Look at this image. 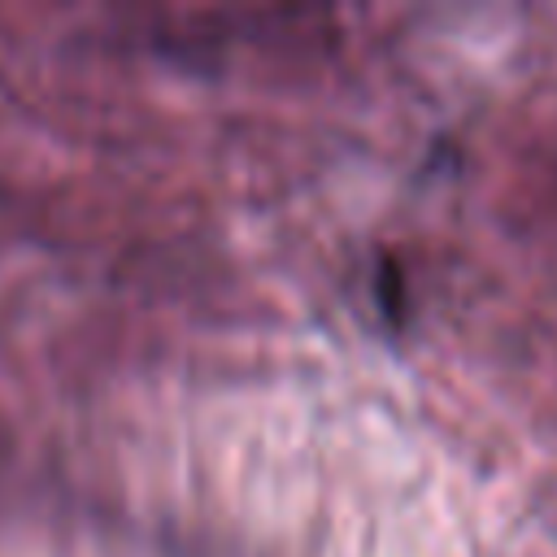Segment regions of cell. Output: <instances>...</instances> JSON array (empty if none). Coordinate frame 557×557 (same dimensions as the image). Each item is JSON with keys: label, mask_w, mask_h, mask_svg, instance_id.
<instances>
[{"label": "cell", "mask_w": 557, "mask_h": 557, "mask_svg": "<svg viewBox=\"0 0 557 557\" xmlns=\"http://www.w3.org/2000/svg\"><path fill=\"white\" fill-rule=\"evenodd\" d=\"M379 300H383L387 318L396 322V318H400V270H396V261H392V257H383V261H379Z\"/></svg>", "instance_id": "1"}]
</instances>
